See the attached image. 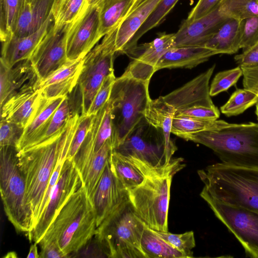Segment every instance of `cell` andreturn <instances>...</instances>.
I'll return each mask as SVG.
<instances>
[{"mask_svg":"<svg viewBox=\"0 0 258 258\" xmlns=\"http://www.w3.org/2000/svg\"><path fill=\"white\" fill-rule=\"evenodd\" d=\"M96 228L95 207L83 185L64 204L38 244L55 242L68 257L89 243Z\"/></svg>","mask_w":258,"mask_h":258,"instance_id":"1","label":"cell"},{"mask_svg":"<svg viewBox=\"0 0 258 258\" xmlns=\"http://www.w3.org/2000/svg\"><path fill=\"white\" fill-rule=\"evenodd\" d=\"M202 191L215 200L258 213V168L217 163L198 171Z\"/></svg>","mask_w":258,"mask_h":258,"instance_id":"2","label":"cell"},{"mask_svg":"<svg viewBox=\"0 0 258 258\" xmlns=\"http://www.w3.org/2000/svg\"><path fill=\"white\" fill-rule=\"evenodd\" d=\"M182 139L211 149L222 163L258 168V123H230L215 131L186 135Z\"/></svg>","mask_w":258,"mask_h":258,"instance_id":"3","label":"cell"},{"mask_svg":"<svg viewBox=\"0 0 258 258\" xmlns=\"http://www.w3.org/2000/svg\"><path fill=\"white\" fill-rule=\"evenodd\" d=\"M146 224L127 197L96 228V242L110 258H147L141 247Z\"/></svg>","mask_w":258,"mask_h":258,"instance_id":"4","label":"cell"},{"mask_svg":"<svg viewBox=\"0 0 258 258\" xmlns=\"http://www.w3.org/2000/svg\"><path fill=\"white\" fill-rule=\"evenodd\" d=\"M113 150L132 161L146 177L175 174L184 166L180 158L172 159L166 164L163 131L151 124L144 117Z\"/></svg>","mask_w":258,"mask_h":258,"instance_id":"5","label":"cell"},{"mask_svg":"<svg viewBox=\"0 0 258 258\" xmlns=\"http://www.w3.org/2000/svg\"><path fill=\"white\" fill-rule=\"evenodd\" d=\"M66 126L43 144L17 153L18 165L26 183L27 203L33 215L32 229L37 222L40 205L58 161Z\"/></svg>","mask_w":258,"mask_h":258,"instance_id":"6","label":"cell"},{"mask_svg":"<svg viewBox=\"0 0 258 258\" xmlns=\"http://www.w3.org/2000/svg\"><path fill=\"white\" fill-rule=\"evenodd\" d=\"M117 29L103 37L84 57L77 83L68 98L72 115H87L95 95L105 78L114 73Z\"/></svg>","mask_w":258,"mask_h":258,"instance_id":"7","label":"cell"},{"mask_svg":"<svg viewBox=\"0 0 258 258\" xmlns=\"http://www.w3.org/2000/svg\"><path fill=\"white\" fill-rule=\"evenodd\" d=\"M149 84L148 82L136 79L124 73L116 78L109 100L113 149L124 140L144 117L146 108L151 100Z\"/></svg>","mask_w":258,"mask_h":258,"instance_id":"8","label":"cell"},{"mask_svg":"<svg viewBox=\"0 0 258 258\" xmlns=\"http://www.w3.org/2000/svg\"><path fill=\"white\" fill-rule=\"evenodd\" d=\"M17 153L15 147H1V195L8 220L17 231L26 234L32 228L33 215L27 203L26 183L18 165Z\"/></svg>","mask_w":258,"mask_h":258,"instance_id":"9","label":"cell"},{"mask_svg":"<svg viewBox=\"0 0 258 258\" xmlns=\"http://www.w3.org/2000/svg\"><path fill=\"white\" fill-rule=\"evenodd\" d=\"M174 174L146 177L137 187L127 191L137 215L149 228L168 232L170 191Z\"/></svg>","mask_w":258,"mask_h":258,"instance_id":"10","label":"cell"},{"mask_svg":"<svg viewBox=\"0 0 258 258\" xmlns=\"http://www.w3.org/2000/svg\"><path fill=\"white\" fill-rule=\"evenodd\" d=\"M200 196L241 243L246 256L258 258V213L220 202L202 191Z\"/></svg>","mask_w":258,"mask_h":258,"instance_id":"11","label":"cell"},{"mask_svg":"<svg viewBox=\"0 0 258 258\" xmlns=\"http://www.w3.org/2000/svg\"><path fill=\"white\" fill-rule=\"evenodd\" d=\"M83 185L81 175L73 160L66 159L44 210L33 228L26 233L30 242L38 243L64 204Z\"/></svg>","mask_w":258,"mask_h":258,"instance_id":"12","label":"cell"},{"mask_svg":"<svg viewBox=\"0 0 258 258\" xmlns=\"http://www.w3.org/2000/svg\"><path fill=\"white\" fill-rule=\"evenodd\" d=\"M72 23H53L29 58L40 80L68 60L67 39Z\"/></svg>","mask_w":258,"mask_h":258,"instance_id":"13","label":"cell"},{"mask_svg":"<svg viewBox=\"0 0 258 258\" xmlns=\"http://www.w3.org/2000/svg\"><path fill=\"white\" fill-rule=\"evenodd\" d=\"M100 5L90 6L72 23L67 39L69 60L84 57L102 38L99 35Z\"/></svg>","mask_w":258,"mask_h":258,"instance_id":"14","label":"cell"},{"mask_svg":"<svg viewBox=\"0 0 258 258\" xmlns=\"http://www.w3.org/2000/svg\"><path fill=\"white\" fill-rule=\"evenodd\" d=\"M174 33H160L152 41L137 46L131 55L133 56L123 73L134 78L150 82L156 72V66L162 56L174 47Z\"/></svg>","mask_w":258,"mask_h":258,"instance_id":"15","label":"cell"},{"mask_svg":"<svg viewBox=\"0 0 258 258\" xmlns=\"http://www.w3.org/2000/svg\"><path fill=\"white\" fill-rule=\"evenodd\" d=\"M127 197V191L115 175L109 158L92 199L97 228Z\"/></svg>","mask_w":258,"mask_h":258,"instance_id":"16","label":"cell"},{"mask_svg":"<svg viewBox=\"0 0 258 258\" xmlns=\"http://www.w3.org/2000/svg\"><path fill=\"white\" fill-rule=\"evenodd\" d=\"M215 68L212 66L182 86L162 96L176 111L197 106H215L210 94V80Z\"/></svg>","mask_w":258,"mask_h":258,"instance_id":"17","label":"cell"},{"mask_svg":"<svg viewBox=\"0 0 258 258\" xmlns=\"http://www.w3.org/2000/svg\"><path fill=\"white\" fill-rule=\"evenodd\" d=\"M227 19L218 6L197 19L184 20L175 33L174 47L205 46Z\"/></svg>","mask_w":258,"mask_h":258,"instance_id":"18","label":"cell"},{"mask_svg":"<svg viewBox=\"0 0 258 258\" xmlns=\"http://www.w3.org/2000/svg\"><path fill=\"white\" fill-rule=\"evenodd\" d=\"M0 64V105L17 93L36 89L40 79L29 59L10 67Z\"/></svg>","mask_w":258,"mask_h":258,"instance_id":"19","label":"cell"},{"mask_svg":"<svg viewBox=\"0 0 258 258\" xmlns=\"http://www.w3.org/2000/svg\"><path fill=\"white\" fill-rule=\"evenodd\" d=\"M42 98L41 90L35 88L14 95L1 105V120L25 128L33 119Z\"/></svg>","mask_w":258,"mask_h":258,"instance_id":"20","label":"cell"},{"mask_svg":"<svg viewBox=\"0 0 258 258\" xmlns=\"http://www.w3.org/2000/svg\"><path fill=\"white\" fill-rule=\"evenodd\" d=\"M84 57L68 59L49 75L39 80L36 89H41L42 95L45 98L68 96L77 83Z\"/></svg>","mask_w":258,"mask_h":258,"instance_id":"21","label":"cell"},{"mask_svg":"<svg viewBox=\"0 0 258 258\" xmlns=\"http://www.w3.org/2000/svg\"><path fill=\"white\" fill-rule=\"evenodd\" d=\"M53 23L51 12L44 24L35 33L24 37L12 35L2 42L1 62L10 67L19 61L29 59Z\"/></svg>","mask_w":258,"mask_h":258,"instance_id":"22","label":"cell"},{"mask_svg":"<svg viewBox=\"0 0 258 258\" xmlns=\"http://www.w3.org/2000/svg\"><path fill=\"white\" fill-rule=\"evenodd\" d=\"M161 0H135L125 19L116 32L117 53L126 54L129 44L135 33L151 14Z\"/></svg>","mask_w":258,"mask_h":258,"instance_id":"23","label":"cell"},{"mask_svg":"<svg viewBox=\"0 0 258 258\" xmlns=\"http://www.w3.org/2000/svg\"><path fill=\"white\" fill-rule=\"evenodd\" d=\"M66 97L45 98L42 96L33 119L24 128L23 135L16 147L18 152L35 147L39 144L53 114Z\"/></svg>","mask_w":258,"mask_h":258,"instance_id":"24","label":"cell"},{"mask_svg":"<svg viewBox=\"0 0 258 258\" xmlns=\"http://www.w3.org/2000/svg\"><path fill=\"white\" fill-rule=\"evenodd\" d=\"M175 112V108L160 96L154 100L151 99L144 113V118L149 123L163 131L165 139L166 163L167 164L171 162L172 156L177 150L170 138Z\"/></svg>","mask_w":258,"mask_h":258,"instance_id":"25","label":"cell"},{"mask_svg":"<svg viewBox=\"0 0 258 258\" xmlns=\"http://www.w3.org/2000/svg\"><path fill=\"white\" fill-rule=\"evenodd\" d=\"M217 54L206 46L173 47L168 50L158 62L156 72L162 69H192Z\"/></svg>","mask_w":258,"mask_h":258,"instance_id":"26","label":"cell"},{"mask_svg":"<svg viewBox=\"0 0 258 258\" xmlns=\"http://www.w3.org/2000/svg\"><path fill=\"white\" fill-rule=\"evenodd\" d=\"M55 0H26L13 34L30 35L38 30L52 12Z\"/></svg>","mask_w":258,"mask_h":258,"instance_id":"27","label":"cell"},{"mask_svg":"<svg viewBox=\"0 0 258 258\" xmlns=\"http://www.w3.org/2000/svg\"><path fill=\"white\" fill-rule=\"evenodd\" d=\"M241 20L227 19L205 46L218 54H232L240 49Z\"/></svg>","mask_w":258,"mask_h":258,"instance_id":"28","label":"cell"},{"mask_svg":"<svg viewBox=\"0 0 258 258\" xmlns=\"http://www.w3.org/2000/svg\"><path fill=\"white\" fill-rule=\"evenodd\" d=\"M135 0H103L100 5L99 35L101 38L118 28Z\"/></svg>","mask_w":258,"mask_h":258,"instance_id":"29","label":"cell"},{"mask_svg":"<svg viewBox=\"0 0 258 258\" xmlns=\"http://www.w3.org/2000/svg\"><path fill=\"white\" fill-rule=\"evenodd\" d=\"M109 161L115 175L127 191L141 184L146 178L132 161L114 150Z\"/></svg>","mask_w":258,"mask_h":258,"instance_id":"30","label":"cell"},{"mask_svg":"<svg viewBox=\"0 0 258 258\" xmlns=\"http://www.w3.org/2000/svg\"><path fill=\"white\" fill-rule=\"evenodd\" d=\"M113 150L111 139H110L95 153L82 177L83 185L91 200Z\"/></svg>","mask_w":258,"mask_h":258,"instance_id":"31","label":"cell"},{"mask_svg":"<svg viewBox=\"0 0 258 258\" xmlns=\"http://www.w3.org/2000/svg\"><path fill=\"white\" fill-rule=\"evenodd\" d=\"M141 247L147 258H186L146 225L142 237Z\"/></svg>","mask_w":258,"mask_h":258,"instance_id":"32","label":"cell"},{"mask_svg":"<svg viewBox=\"0 0 258 258\" xmlns=\"http://www.w3.org/2000/svg\"><path fill=\"white\" fill-rule=\"evenodd\" d=\"M228 123L223 120H208L174 116L171 133L182 138L189 134L217 130Z\"/></svg>","mask_w":258,"mask_h":258,"instance_id":"33","label":"cell"},{"mask_svg":"<svg viewBox=\"0 0 258 258\" xmlns=\"http://www.w3.org/2000/svg\"><path fill=\"white\" fill-rule=\"evenodd\" d=\"M26 0H0V38L11 36Z\"/></svg>","mask_w":258,"mask_h":258,"instance_id":"34","label":"cell"},{"mask_svg":"<svg viewBox=\"0 0 258 258\" xmlns=\"http://www.w3.org/2000/svg\"><path fill=\"white\" fill-rule=\"evenodd\" d=\"M179 0H161L151 14L135 33L128 46L126 54H131L138 40L147 32L159 26Z\"/></svg>","mask_w":258,"mask_h":258,"instance_id":"35","label":"cell"},{"mask_svg":"<svg viewBox=\"0 0 258 258\" xmlns=\"http://www.w3.org/2000/svg\"><path fill=\"white\" fill-rule=\"evenodd\" d=\"M88 7L87 0H55L52 10L54 23H71Z\"/></svg>","mask_w":258,"mask_h":258,"instance_id":"36","label":"cell"},{"mask_svg":"<svg viewBox=\"0 0 258 258\" xmlns=\"http://www.w3.org/2000/svg\"><path fill=\"white\" fill-rule=\"evenodd\" d=\"M258 96L247 89H237L228 100L220 107L221 112L228 117L239 115L256 104Z\"/></svg>","mask_w":258,"mask_h":258,"instance_id":"37","label":"cell"},{"mask_svg":"<svg viewBox=\"0 0 258 258\" xmlns=\"http://www.w3.org/2000/svg\"><path fill=\"white\" fill-rule=\"evenodd\" d=\"M218 7L226 18L242 20L258 16V0H222Z\"/></svg>","mask_w":258,"mask_h":258,"instance_id":"38","label":"cell"},{"mask_svg":"<svg viewBox=\"0 0 258 258\" xmlns=\"http://www.w3.org/2000/svg\"><path fill=\"white\" fill-rule=\"evenodd\" d=\"M71 116L70 106L68 96H66L53 114L44 134L38 145L43 144L59 134L66 126Z\"/></svg>","mask_w":258,"mask_h":258,"instance_id":"39","label":"cell"},{"mask_svg":"<svg viewBox=\"0 0 258 258\" xmlns=\"http://www.w3.org/2000/svg\"><path fill=\"white\" fill-rule=\"evenodd\" d=\"M155 231L170 245L184 254L186 258L193 257L192 249L196 246V241L192 231L182 234Z\"/></svg>","mask_w":258,"mask_h":258,"instance_id":"40","label":"cell"},{"mask_svg":"<svg viewBox=\"0 0 258 258\" xmlns=\"http://www.w3.org/2000/svg\"><path fill=\"white\" fill-rule=\"evenodd\" d=\"M241 76H242V71L239 66L217 73L210 86L211 96H215L221 92L226 91L231 87L236 84Z\"/></svg>","mask_w":258,"mask_h":258,"instance_id":"41","label":"cell"},{"mask_svg":"<svg viewBox=\"0 0 258 258\" xmlns=\"http://www.w3.org/2000/svg\"><path fill=\"white\" fill-rule=\"evenodd\" d=\"M240 48L245 50L258 41V16L241 20Z\"/></svg>","mask_w":258,"mask_h":258,"instance_id":"42","label":"cell"},{"mask_svg":"<svg viewBox=\"0 0 258 258\" xmlns=\"http://www.w3.org/2000/svg\"><path fill=\"white\" fill-rule=\"evenodd\" d=\"M116 79L113 73L104 80L98 91L95 95L86 115H94L106 104L109 100L112 88Z\"/></svg>","mask_w":258,"mask_h":258,"instance_id":"43","label":"cell"},{"mask_svg":"<svg viewBox=\"0 0 258 258\" xmlns=\"http://www.w3.org/2000/svg\"><path fill=\"white\" fill-rule=\"evenodd\" d=\"M24 127L18 124L6 121L0 122V147H17L24 131Z\"/></svg>","mask_w":258,"mask_h":258,"instance_id":"44","label":"cell"},{"mask_svg":"<svg viewBox=\"0 0 258 258\" xmlns=\"http://www.w3.org/2000/svg\"><path fill=\"white\" fill-rule=\"evenodd\" d=\"M94 115H82L74 134L67 159L73 160L88 134Z\"/></svg>","mask_w":258,"mask_h":258,"instance_id":"45","label":"cell"},{"mask_svg":"<svg viewBox=\"0 0 258 258\" xmlns=\"http://www.w3.org/2000/svg\"><path fill=\"white\" fill-rule=\"evenodd\" d=\"M217 107L197 106L176 111L175 116H184L202 119L217 120L220 116Z\"/></svg>","mask_w":258,"mask_h":258,"instance_id":"46","label":"cell"},{"mask_svg":"<svg viewBox=\"0 0 258 258\" xmlns=\"http://www.w3.org/2000/svg\"><path fill=\"white\" fill-rule=\"evenodd\" d=\"M239 66L242 71L243 88L258 96V63Z\"/></svg>","mask_w":258,"mask_h":258,"instance_id":"47","label":"cell"},{"mask_svg":"<svg viewBox=\"0 0 258 258\" xmlns=\"http://www.w3.org/2000/svg\"><path fill=\"white\" fill-rule=\"evenodd\" d=\"M222 1L199 0L185 20L190 21L204 16L217 7Z\"/></svg>","mask_w":258,"mask_h":258,"instance_id":"48","label":"cell"},{"mask_svg":"<svg viewBox=\"0 0 258 258\" xmlns=\"http://www.w3.org/2000/svg\"><path fill=\"white\" fill-rule=\"evenodd\" d=\"M64 161L65 160H62L60 159H58L54 171L50 179L49 183L45 191L43 200L40 206L38 219L40 216L41 214H42V213L43 212V210H44L49 201V199L50 197L52 190L54 187V186L55 185L58 180L59 174Z\"/></svg>","mask_w":258,"mask_h":258,"instance_id":"49","label":"cell"},{"mask_svg":"<svg viewBox=\"0 0 258 258\" xmlns=\"http://www.w3.org/2000/svg\"><path fill=\"white\" fill-rule=\"evenodd\" d=\"M234 59L239 66L258 63V41L241 53L235 55Z\"/></svg>","mask_w":258,"mask_h":258,"instance_id":"50","label":"cell"},{"mask_svg":"<svg viewBox=\"0 0 258 258\" xmlns=\"http://www.w3.org/2000/svg\"><path fill=\"white\" fill-rule=\"evenodd\" d=\"M40 257L62 258L67 257L58 245L55 242H50L40 246Z\"/></svg>","mask_w":258,"mask_h":258,"instance_id":"51","label":"cell"},{"mask_svg":"<svg viewBox=\"0 0 258 258\" xmlns=\"http://www.w3.org/2000/svg\"><path fill=\"white\" fill-rule=\"evenodd\" d=\"M37 243L34 242L30 248V250L27 256L28 258H39L40 254L38 252Z\"/></svg>","mask_w":258,"mask_h":258,"instance_id":"52","label":"cell"},{"mask_svg":"<svg viewBox=\"0 0 258 258\" xmlns=\"http://www.w3.org/2000/svg\"><path fill=\"white\" fill-rule=\"evenodd\" d=\"M103 0H87L89 6L97 5L100 3Z\"/></svg>","mask_w":258,"mask_h":258,"instance_id":"53","label":"cell"},{"mask_svg":"<svg viewBox=\"0 0 258 258\" xmlns=\"http://www.w3.org/2000/svg\"><path fill=\"white\" fill-rule=\"evenodd\" d=\"M255 114L256 115L257 120H258V101L256 103V110H255Z\"/></svg>","mask_w":258,"mask_h":258,"instance_id":"54","label":"cell"}]
</instances>
